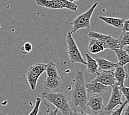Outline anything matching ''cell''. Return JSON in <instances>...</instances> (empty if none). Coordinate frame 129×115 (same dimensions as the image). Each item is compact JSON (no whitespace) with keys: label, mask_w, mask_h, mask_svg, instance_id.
<instances>
[{"label":"cell","mask_w":129,"mask_h":115,"mask_svg":"<svg viewBox=\"0 0 129 115\" xmlns=\"http://www.w3.org/2000/svg\"><path fill=\"white\" fill-rule=\"evenodd\" d=\"M88 97L92 95H102L108 90V87L98 82L85 84Z\"/></svg>","instance_id":"cell-10"},{"label":"cell","mask_w":129,"mask_h":115,"mask_svg":"<svg viewBox=\"0 0 129 115\" xmlns=\"http://www.w3.org/2000/svg\"><path fill=\"white\" fill-rule=\"evenodd\" d=\"M87 71L90 74L96 75L99 73V66L95 59L88 54H86Z\"/></svg>","instance_id":"cell-16"},{"label":"cell","mask_w":129,"mask_h":115,"mask_svg":"<svg viewBox=\"0 0 129 115\" xmlns=\"http://www.w3.org/2000/svg\"><path fill=\"white\" fill-rule=\"evenodd\" d=\"M91 82H98L107 86H112L116 84L114 71L112 70H103L99 72L95 78Z\"/></svg>","instance_id":"cell-9"},{"label":"cell","mask_w":129,"mask_h":115,"mask_svg":"<svg viewBox=\"0 0 129 115\" xmlns=\"http://www.w3.org/2000/svg\"><path fill=\"white\" fill-rule=\"evenodd\" d=\"M37 5L39 6L47 8L49 9L61 10L57 0H36Z\"/></svg>","instance_id":"cell-18"},{"label":"cell","mask_w":129,"mask_h":115,"mask_svg":"<svg viewBox=\"0 0 129 115\" xmlns=\"http://www.w3.org/2000/svg\"><path fill=\"white\" fill-rule=\"evenodd\" d=\"M70 115H97V114H87L84 112H71Z\"/></svg>","instance_id":"cell-28"},{"label":"cell","mask_w":129,"mask_h":115,"mask_svg":"<svg viewBox=\"0 0 129 115\" xmlns=\"http://www.w3.org/2000/svg\"><path fill=\"white\" fill-rule=\"evenodd\" d=\"M44 103L45 105L46 106L47 109H46V114L45 115H57L58 113V109L55 108L54 109H52L51 108L50 106L49 105V103L48 102H46V101H44Z\"/></svg>","instance_id":"cell-26"},{"label":"cell","mask_w":129,"mask_h":115,"mask_svg":"<svg viewBox=\"0 0 129 115\" xmlns=\"http://www.w3.org/2000/svg\"><path fill=\"white\" fill-rule=\"evenodd\" d=\"M57 2L62 9H66L72 11H76L78 9L77 5L74 2H70L67 0H57Z\"/></svg>","instance_id":"cell-21"},{"label":"cell","mask_w":129,"mask_h":115,"mask_svg":"<svg viewBox=\"0 0 129 115\" xmlns=\"http://www.w3.org/2000/svg\"><path fill=\"white\" fill-rule=\"evenodd\" d=\"M125 111H123V115H129V109H128V103L126 105L125 107Z\"/></svg>","instance_id":"cell-29"},{"label":"cell","mask_w":129,"mask_h":115,"mask_svg":"<svg viewBox=\"0 0 129 115\" xmlns=\"http://www.w3.org/2000/svg\"><path fill=\"white\" fill-rule=\"evenodd\" d=\"M87 106L90 108L94 114H98L104 111L105 105L102 95H92L88 97Z\"/></svg>","instance_id":"cell-8"},{"label":"cell","mask_w":129,"mask_h":115,"mask_svg":"<svg viewBox=\"0 0 129 115\" xmlns=\"http://www.w3.org/2000/svg\"><path fill=\"white\" fill-rule=\"evenodd\" d=\"M115 54L118 60V63L121 65L125 66L128 64L129 61V55H128V45L127 46L126 49H123V48H117L114 49Z\"/></svg>","instance_id":"cell-13"},{"label":"cell","mask_w":129,"mask_h":115,"mask_svg":"<svg viewBox=\"0 0 129 115\" xmlns=\"http://www.w3.org/2000/svg\"><path fill=\"white\" fill-rule=\"evenodd\" d=\"M47 64L35 63L31 65L26 73V78L32 90H36L39 77L46 70Z\"/></svg>","instance_id":"cell-5"},{"label":"cell","mask_w":129,"mask_h":115,"mask_svg":"<svg viewBox=\"0 0 129 115\" xmlns=\"http://www.w3.org/2000/svg\"><path fill=\"white\" fill-rule=\"evenodd\" d=\"M61 84L60 77L47 76L44 82V91H53L58 89Z\"/></svg>","instance_id":"cell-12"},{"label":"cell","mask_w":129,"mask_h":115,"mask_svg":"<svg viewBox=\"0 0 129 115\" xmlns=\"http://www.w3.org/2000/svg\"><path fill=\"white\" fill-rule=\"evenodd\" d=\"M68 98L71 112H84L86 109L88 96L82 70H77L75 73L74 87Z\"/></svg>","instance_id":"cell-1"},{"label":"cell","mask_w":129,"mask_h":115,"mask_svg":"<svg viewBox=\"0 0 129 115\" xmlns=\"http://www.w3.org/2000/svg\"><path fill=\"white\" fill-rule=\"evenodd\" d=\"M32 50V45L29 42H26L22 47H21L20 52L22 54H27Z\"/></svg>","instance_id":"cell-23"},{"label":"cell","mask_w":129,"mask_h":115,"mask_svg":"<svg viewBox=\"0 0 129 115\" xmlns=\"http://www.w3.org/2000/svg\"><path fill=\"white\" fill-rule=\"evenodd\" d=\"M120 91L121 93L122 96L125 97V100L128 101V94H129V88L125 86L124 85H121L118 86Z\"/></svg>","instance_id":"cell-25"},{"label":"cell","mask_w":129,"mask_h":115,"mask_svg":"<svg viewBox=\"0 0 129 115\" xmlns=\"http://www.w3.org/2000/svg\"><path fill=\"white\" fill-rule=\"evenodd\" d=\"M122 32H128L129 31V20H127L124 21L123 23L122 27L121 28Z\"/></svg>","instance_id":"cell-27"},{"label":"cell","mask_w":129,"mask_h":115,"mask_svg":"<svg viewBox=\"0 0 129 115\" xmlns=\"http://www.w3.org/2000/svg\"><path fill=\"white\" fill-rule=\"evenodd\" d=\"M114 74L117 86L124 84L125 80L128 77L127 70L125 66L117 63L114 69Z\"/></svg>","instance_id":"cell-11"},{"label":"cell","mask_w":129,"mask_h":115,"mask_svg":"<svg viewBox=\"0 0 129 115\" xmlns=\"http://www.w3.org/2000/svg\"><path fill=\"white\" fill-rule=\"evenodd\" d=\"M122 95L120 91L118 86L115 84L112 86V91L110 95L109 100L107 105L105 106L104 112L107 114L110 115L111 112L116 107L122 105Z\"/></svg>","instance_id":"cell-7"},{"label":"cell","mask_w":129,"mask_h":115,"mask_svg":"<svg viewBox=\"0 0 129 115\" xmlns=\"http://www.w3.org/2000/svg\"><path fill=\"white\" fill-rule=\"evenodd\" d=\"M88 38H94L99 40L103 44L105 49H109L114 50L119 48L117 39L114 38L111 35H106L95 31H90L88 34Z\"/></svg>","instance_id":"cell-6"},{"label":"cell","mask_w":129,"mask_h":115,"mask_svg":"<svg viewBox=\"0 0 129 115\" xmlns=\"http://www.w3.org/2000/svg\"><path fill=\"white\" fill-rule=\"evenodd\" d=\"M105 50L101 43L96 38H89V42L88 45V50L92 54H98V53L103 52Z\"/></svg>","instance_id":"cell-15"},{"label":"cell","mask_w":129,"mask_h":115,"mask_svg":"<svg viewBox=\"0 0 129 115\" xmlns=\"http://www.w3.org/2000/svg\"><path fill=\"white\" fill-rule=\"evenodd\" d=\"M96 61L99 68L103 70H113L116 66L117 63L113 61L107 60L101 57H98L96 59Z\"/></svg>","instance_id":"cell-17"},{"label":"cell","mask_w":129,"mask_h":115,"mask_svg":"<svg viewBox=\"0 0 129 115\" xmlns=\"http://www.w3.org/2000/svg\"><path fill=\"white\" fill-rule=\"evenodd\" d=\"M118 45L120 48H123L129 44V32H122L117 39Z\"/></svg>","instance_id":"cell-20"},{"label":"cell","mask_w":129,"mask_h":115,"mask_svg":"<svg viewBox=\"0 0 129 115\" xmlns=\"http://www.w3.org/2000/svg\"><path fill=\"white\" fill-rule=\"evenodd\" d=\"M127 103H128V101L125 100L124 102H123L122 105H120L117 108L113 109V111L111 112L110 115H121L123 109Z\"/></svg>","instance_id":"cell-22"},{"label":"cell","mask_w":129,"mask_h":115,"mask_svg":"<svg viewBox=\"0 0 129 115\" xmlns=\"http://www.w3.org/2000/svg\"><path fill=\"white\" fill-rule=\"evenodd\" d=\"M66 43L68 53L70 60L72 63H79L86 65V61L83 58L79 48L72 37L70 31H69L66 35Z\"/></svg>","instance_id":"cell-4"},{"label":"cell","mask_w":129,"mask_h":115,"mask_svg":"<svg viewBox=\"0 0 129 115\" xmlns=\"http://www.w3.org/2000/svg\"><path fill=\"white\" fill-rule=\"evenodd\" d=\"M98 5V2H95L89 9L86 11L79 15L72 21L71 25L72 30L70 31L72 34L80 29H90L91 27V19L96 7Z\"/></svg>","instance_id":"cell-3"},{"label":"cell","mask_w":129,"mask_h":115,"mask_svg":"<svg viewBox=\"0 0 129 115\" xmlns=\"http://www.w3.org/2000/svg\"><path fill=\"white\" fill-rule=\"evenodd\" d=\"M41 95L45 101L54 105L63 115H70L71 109L68 95L64 91L59 89L53 91L43 90Z\"/></svg>","instance_id":"cell-2"},{"label":"cell","mask_w":129,"mask_h":115,"mask_svg":"<svg viewBox=\"0 0 129 115\" xmlns=\"http://www.w3.org/2000/svg\"><path fill=\"white\" fill-rule=\"evenodd\" d=\"M67 1L71 2H74L75 1H80V0H67Z\"/></svg>","instance_id":"cell-30"},{"label":"cell","mask_w":129,"mask_h":115,"mask_svg":"<svg viewBox=\"0 0 129 115\" xmlns=\"http://www.w3.org/2000/svg\"><path fill=\"white\" fill-rule=\"evenodd\" d=\"M99 18L101 21H104L105 23L107 24V25L120 29H121L123 23L125 21V20L123 19V18L106 17V16H99Z\"/></svg>","instance_id":"cell-14"},{"label":"cell","mask_w":129,"mask_h":115,"mask_svg":"<svg viewBox=\"0 0 129 115\" xmlns=\"http://www.w3.org/2000/svg\"><path fill=\"white\" fill-rule=\"evenodd\" d=\"M45 71L48 77H60L56 64L52 61L47 64Z\"/></svg>","instance_id":"cell-19"},{"label":"cell","mask_w":129,"mask_h":115,"mask_svg":"<svg viewBox=\"0 0 129 115\" xmlns=\"http://www.w3.org/2000/svg\"><path fill=\"white\" fill-rule=\"evenodd\" d=\"M41 99L39 97H36V102L35 104L34 107L32 109V110L30 113H29L28 115H37L39 112V108L40 106V104H41Z\"/></svg>","instance_id":"cell-24"}]
</instances>
